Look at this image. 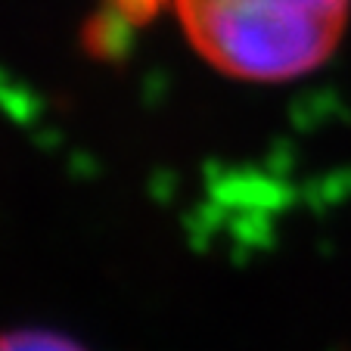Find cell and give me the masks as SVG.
<instances>
[{"instance_id": "6da1fadb", "label": "cell", "mask_w": 351, "mask_h": 351, "mask_svg": "<svg viewBox=\"0 0 351 351\" xmlns=\"http://www.w3.org/2000/svg\"><path fill=\"white\" fill-rule=\"evenodd\" d=\"M174 10L208 66L258 84L326 66L351 19V0H174Z\"/></svg>"}, {"instance_id": "7a4b0ae2", "label": "cell", "mask_w": 351, "mask_h": 351, "mask_svg": "<svg viewBox=\"0 0 351 351\" xmlns=\"http://www.w3.org/2000/svg\"><path fill=\"white\" fill-rule=\"evenodd\" d=\"M0 351H84L75 339L50 330H13L0 336Z\"/></svg>"}, {"instance_id": "3957f363", "label": "cell", "mask_w": 351, "mask_h": 351, "mask_svg": "<svg viewBox=\"0 0 351 351\" xmlns=\"http://www.w3.org/2000/svg\"><path fill=\"white\" fill-rule=\"evenodd\" d=\"M162 3H165V0H112L115 16H119L121 22H131V25H140V22L153 19L162 10Z\"/></svg>"}]
</instances>
